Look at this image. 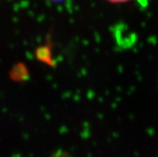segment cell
Returning <instances> with one entry per match:
<instances>
[{"label":"cell","mask_w":158,"mask_h":157,"mask_svg":"<svg viewBox=\"0 0 158 157\" xmlns=\"http://www.w3.org/2000/svg\"><path fill=\"white\" fill-rule=\"evenodd\" d=\"M108 2L114 3V4H120V3H126V2H130L133 0H107Z\"/></svg>","instance_id":"obj_1"},{"label":"cell","mask_w":158,"mask_h":157,"mask_svg":"<svg viewBox=\"0 0 158 157\" xmlns=\"http://www.w3.org/2000/svg\"><path fill=\"white\" fill-rule=\"evenodd\" d=\"M53 157H66V156H65V154L63 153V152H58V153H55V154L53 155Z\"/></svg>","instance_id":"obj_2"}]
</instances>
